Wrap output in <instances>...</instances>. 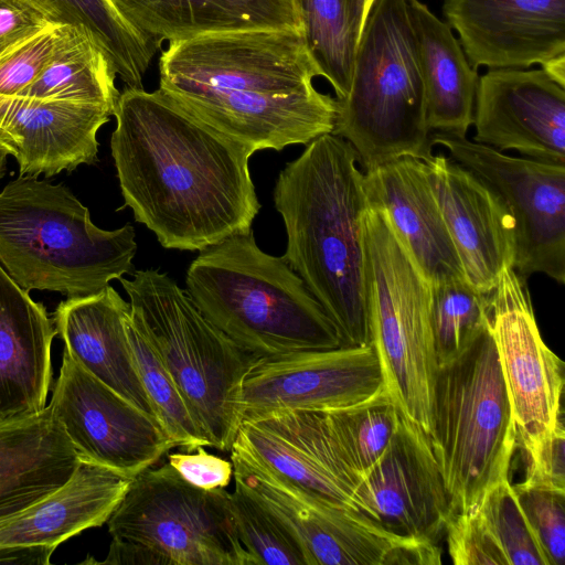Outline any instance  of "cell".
<instances>
[{
  "label": "cell",
  "mask_w": 565,
  "mask_h": 565,
  "mask_svg": "<svg viewBox=\"0 0 565 565\" xmlns=\"http://www.w3.org/2000/svg\"><path fill=\"white\" fill-rule=\"evenodd\" d=\"M114 116L110 149L125 206L164 248L200 252L252 231L260 204L250 147L159 88L125 87Z\"/></svg>",
  "instance_id": "obj_1"
},
{
  "label": "cell",
  "mask_w": 565,
  "mask_h": 565,
  "mask_svg": "<svg viewBox=\"0 0 565 565\" xmlns=\"http://www.w3.org/2000/svg\"><path fill=\"white\" fill-rule=\"evenodd\" d=\"M159 89L220 132L250 147L281 150L302 132L320 76L302 29H254L170 42L159 58Z\"/></svg>",
  "instance_id": "obj_2"
},
{
  "label": "cell",
  "mask_w": 565,
  "mask_h": 565,
  "mask_svg": "<svg viewBox=\"0 0 565 565\" xmlns=\"http://www.w3.org/2000/svg\"><path fill=\"white\" fill-rule=\"evenodd\" d=\"M274 203L287 247L281 256L335 324L343 345L372 344L363 217L364 171L343 138L322 135L280 171Z\"/></svg>",
  "instance_id": "obj_3"
},
{
  "label": "cell",
  "mask_w": 565,
  "mask_h": 565,
  "mask_svg": "<svg viewBox=\"0 0 565 565\" xmlns=\"http://www.w3.org/2000/svg\"><path fill=\"white\" fill-rule=\"evenodd\" d=\"M185 285L203 316L257 358L343 345L303 280L282 257L263 252L253 230L201 249Z\"/></svg>",
  "instance_id": "obj_4"
},
{
  "label": "cell",
  "mask_w": 565,
  "mask_h": 565,
  "mask_svg": "<svg viewBox=\"0 0 565 565\" xmlns=\"http://www.w3.org/2000/svg\"><path fill=\"white\" fill-rule=\"evenodd\" d=\"M136 252L130 224L97 227L62 183L20 175L0 192V265L26 291L98 294L131 271Z\"/></svg>",
  "instance_id": "obj_5"
},
{
  "label": "cell",
  "mask_w": 565,
  "mask_h": 565,
  "mask_svg": "<svg viewBox=\"0 0 565 565\" xmlns=\"http://www.w3.org/2000/svg\"><path fill=\"white\" fill-rule=\"evenodd\" d=\"M332 134L364 171L393 160L431 158L426 94L407 0H373L358 43L348 95Z\"/></svg>",
  "instance_id": "obj_6"
},
{
  "label": "cell",
  "mask_w": 565,
  "mask_h": 565,
  "mask_svg": "<svg viewBox=\"0 0 565 565\" xmlns=\"http://www.w3.org/2000/svg\"><path fill=\"white\" fill-rule=\"evenodd\" d=\"M118 280L132 321L157 351L209 447L231 452L243 422V382L259 358L207 320L167 274L145 269Z\"/></svg>",
  "instance_id": "obj_7"
},
{
  "label": "cell",
  "mask_w": 565,
  "mask_h": 565,
  "mask_svg": "<svg viewBox=\"0 0 565 565\" xmlns=\"http://www.w3.org/2000/svg\"><path fill=\"white\" fill-rule=\"evenodd\" d=\"M429 440L455 513H470L509 479L516 431L497 349L486 329L438 366Z\"/></svg>",
  "instance_id": "obj_8"
},
{
  "label": "cell",
  "mask_w": 565,
  "mask_h": 565,
  "mask_svg": "<svg viewBox=\"0 0 565 565\" xmlns=\"http://www.w3.org/2000/svg\"><path fill=\"white\" fill-rule=\"evenodd\" d=\"M106 523L113 541L103 564L255 565L226 488H195L168 462L132 478Z\"/></svg>",
  "instance_id": "obj_9"
},
{
  "label": "cell",
  "mask_w": 565,
  "mask_h": 565,
  "mask_svg": "<svg viewBox=\"0 0 565 565\" xmlns=\"http://www.w3.org/2000/svg\"><path fill=\"white\" fill-rule=\"evenodd\" d=\"M372 344L385 387L401 413L428 436L438 362L430 322V285L385 212L363 217Z\"/></svg>",
  "instance_id": "obj_10"
},
{
  "label": "cell",
  "mask_w": 565,
  "mask_h": 565,
  "mask_svg": "<svg viewBox=\"0 0 565 565\" xmlns=\"http://www.w3.org/2000/svg\"><path fill=\"white\" fill-rule=\"evenodd\" d=\"M444 147L500 194L515 222V271L565 282V164L504 154L489 146L434 131Z\"/></svg>",
  "instance_id": "obj_11"
},
{
  "label": "cell",
  "mask_w": 565,
  "mask_h": 565,
  "mask_svg": "<svg viewBox=\"0 0 565 565\" xmlns=\"http://www.w3.org/2000/svg\"><path fill=\"white\" fill-rule=\"evenodd\" d=\"M490 330L525 459L564 426V363L543 341L526 280L505 268L490 295Z\"/></svg>",
  "instance_id": "obj_12"
},
{
  "label": "cell",
  "mask_w": 565,
  "mask_h": 565,
  "mask_svg": "<svg viewBox=\"0 0 565 565\" xmlns=\"http://www.w3.org/2000/svg\"><path fill=\"white\" fill-rule=\"evenodd\" d=\"M49 407L79 459L132 479L172 440L158 420L86 371L65 350Z\"/></svg>",
  "instance_id": "obj_13"
},
{
  "label": "cell",
  "mask_w": 565,
  "mask_h": 565,
  "mask_svg": "<svg viewBox=\"0 0 565 565\" xmlns=\"http://www.w3.org/2000/svg\"><path fill=\"white\" fill-rule=\"evenodd\" d=\"M384 388L383 370L373 344L259 358L243 382L242 418L250 420L277 411L345 408Z\"/></svg>",
  "instance_id": "obj_14"
},
{
  "label": "cell",
  "mask_w": 565,
  "mask_h": 565,
  "mask_svg": "<svg viewBox=\"0 0 565 565\" xmlns=\"http://www.w3.org/2000/svg\"><path fill=\"white\" fill-rule=\"evenodd\" d=\"M358 510L387 532L437 543L455 513L429 436L399 415L388 445L364 472Z\"/></svg>",
  "instance_id": "obj_15"
},
{
  "label": "cell",
  "mask_w": 565,
  "mask_h": 565,
  "mask_svg": "<svg viewBox=\"0 0 565 565\" xmlns=\"http://www.w3.org/2000/svg\"><path fill=\"white\" fill-rule=\"evenodd\" d=\"M230 454L235 481L292 531L309 565H373L380 559L387 537L371 519L301 491L235 444Z\"/></svg>",
  "instance_id": "obj_16"
},
{
  "label": "cell",
  "mask_w": 565,
  "mask_h": 565,
  "mask_svg": "<svg viewBox=\"0 0 565 565\" xmlns=\"http://www.w3.org/2000/svg\"><path fill=\"white\" fill-rule=\"evenodd\" d=\"M564 88L543 70H490L478 81L473 141L565 164Z\"/></svg>",
  "instance_id": "obj_17"
},
{
  "label": "cell",
  "mask_w": 565,
  "mask_h": 565,
  "mask_svg": "<svg viewBox=\"0 0 565 565\" xmlns=\"http://www.w3.org/2000/svg\"><path fill=\"white\" fill-rule=\"evenodd\" d=\"M425 164L466 279L490 295L501 273L514 267V218L498 192L454 159L438 153Z\"/></svg>",
  "instance_id": "obj_18"
},
{
  "label": "cell",
  "mask_w": 565,
  "mask_h": 565,
  "mask_svg": "<svg viewBox=\"0 0 565 565\" xmlns=\"http://www.w3.org/2000/svg\"><path fill=\"white\" fill-rule=\"evenodd\" d=\"M473 68H523L565 54V0H443Z\"/></svg>",
  "instance_id": "obj_19"
},
{
  "label": "cell",
  "mask_w": 565,
  "mask_h": 565,
  "mask_svg": "<svg viewBox=\"0 0 565 565\" xmlns=\"http://www.w3.org/2000/svg\"><path fill=\"white\" fill-rule=\"evenodd\" d=\"M111 115L99 105L0 95V148L20 175L73 171L97 161V131Z\"/></svg>",
  "instance_id": "obj_20"
},
{
  "label": "cell",
  "mask_w": 565,
  "mask_h": 565,
  "mask_svg": "<svg viewBox=\"0 0 565 565\" xmlns=\"http://www.w3.org/2000/svg\"><path fill=\"white\" fill-rule=\"evenodd\" d=\"M364 183L370 203L385 212L429 285L466 279L424 161L393 160L364 171Z\"/></svg>",
  "instance_id": "obj_21"
},
{
  "label": "cell",
  "mask_w": 565,
  "mask_h": 565,
  "mask_svg": "<svg viewBox=\"0 0 565 565\" xmlns=\"http://www.w3.org/2000/svg\"><path fill=\"white\" fill-rule=\"evenodd\" d=\"M56 334L45 307L0 265V425L46 408Z\"/></svg>",
  "instance_id": "obj_22"
},
{
  "label": "cell",
  "mask_w": 565,
  "mask_h": 565,
  "mask_svg": "<svg viewBox=\"0 0 565 565\" xmlns=\"http://www.w3.org/2000/svg\"><path fill=\"white\" fill-rule=\"evenodd\" d=\"M129 302L111 287L60 302L54 327L65 351L86 371L154 417L134 363L127 335Z\"/></svg>",
  "instance_id": "obj_23"
},
{
  "label": "cell",
  "mask_w": 565,
  "mask_h": 565,
  "mask_svg": "<svg viewBox=\"0 0 565 565\" xmlns=\"http://www.w3.org/2000/svg\"><path fill=\"white\" fill-rule=\"evenodd\" d=\"M106 467L79 459L71 478L50 494L0 520V550L47 547L107 522L129 483Z\"/></svg>",
  "instance_id": "obj_24"
},
{
  "label": "cell",
  "mask_w": 565,
  "mask_h": 565,
  "mask_svg": "<svg viewBox=\"0 0 565 565\" xmlns=\"http://www.w3.org/2000/svg\"><path fill=\"white\" fill-rule=\"evenodd\" d=\"M157 50L163 42L254 30L301 29L294 0H108Z\"/></svg>",
  "instance_id": "obj_25"
},
{
  "label": "cell",
  "mask_w": 565,
  "mask_h": 565,
  "mask_svg": "<svg viewBox=\"0 0 565 565\" xmlns=\"http://www.w3.org/2000/svg\"><path fill=\"white\" fill-rule=\"evenodd\" d=\"M79 457L49 405L0 425V520L63 486Z\"/></svg>",
  "instance_id": "obj_26"
},
{
  "label": "cell",
  "mask_w": 565,
  "mask_h": 565,
  "mask_svg": "<svg viewBox=\"0 0 565 565\" xmlns=\"http://www.w3.org/2000/svg\"><path fill=\"white\" fill-rule=\"evenodd\" d=\"M426 94L430 131L466 137L472 125L478 74L450 26L418 0H407Z\"/></svg>",
  "instance_id": "obj_27"
},
{
  "label": "cell",
  "mask_w": 565,
  "mask_h": 565,
  "mask_svg": "<svg viewBox=\"0 0 565 565\" xmlns=\"http://www.w3.org/2000/svg\"><path fill=\"white\" fill-rule=\"evenodd\" d=\"M56 43L47 64L17 96L104 106L113 111L119 90L105 53L82 30L56 25Z\"/></svg>",
  "instance_id": "obj_28"
},
{
  "label": "cell",
  "mask_w": 565,
  "mask_h": 565,
  "mask_svg": "<svg viewBox=\"0 0 565 565\" xmlns=\"http://www.w3.org/2000/svg\"><path fill=\"white\" fill-rule=\"evenodd\" d=\"M307 49L337 99L350 89L367 0H294Z\"/></svg>",
  "instance_id": "obj_29"
},
{
  "label": "cell",
  "mask_w": 565,
  "mask_h": 565,
  "mask_svg": "<svg viewBox=\"0 0 565 565\" xmlns=\"http://www.w3.org/2000/svg\"><path fill=\"white\" fill-rule=\"evenodd\" d=\"M56 25L85 32L105 53L126 87L141 88L157 49L137 34L108 0H24Z\"/></svg>",
  "instance_id": "obj_30"
},
{
  "label": "cell",
  "mask_w": 565,
  "mask_h": 565,
  "mask_svg": "<svg viewBox=\"0 0 565 565\" xmlns=\"http://www.w3.org/2000/svg\"><path fill=\"white\" fill-rule=\"evenodd\" d=\"M234 444L301 491L359 511L353 492L338 482L306 452L274 431L255 422L244 420Z\"/></svg>",
  "instance_id": "obj_31"
},
{
  "label": "cell",
  "mask_w": 565,
  "mask_h": 565,
  "mask_svg": "<svg viewBox=\"0 0 565 565\" xmlns=\"http://www.w3.org/2000/svg\"><path fill=\"white\" fill-rule=\"evenodd\" d=\"M126 329L134 363L156 419L174 447L194 451L199 446H209L177 384L147 337L132 321L130 312Z\"/></svg>",
  "instance_id": "obj_32"
},
{
  "label": "cell",
  "mask_w": 565,
  "mask_h": 565,
  "mask_svg": "<svg viewBox=\"0 0 565 565\" xmlns=\"http://www.w3.org/2000/svg\"><path fill=\"white\" fill-rule=\"evenodd\" d=\"M490 295L477 291L466 279L430 285V322L438 366L457 358L489 324Z\"/></svg>",
  "instance_id": "obj_33"
},
{
  "label": "cell",
  "mask_w": 565,
  "mask_h": 565,
  "mask_svg": "<svg viewBox=\"0 0 565 565\" xmlns=\"http://www.w3.org/2000/svg\"><path fill=\"white\" fill-rule=\"evenodd\" d=\"M323 413L347 460L360 478L388 445L401 415L386 387L367 401Z\"/></svg>",
  "instance_id": "obj_34"
},
{
  "label": "cell",
  "mask_w": 565,
  "mask_h": 565,
  "mask_svg": "<svg viewBox=\"0 0 565 565\" xmlns=\"http://www.w3.org/2000/svg\"><path fill=\"white\" fill-rule=\"evenodd\" d=\"M231 507L239 540L255 565H309L292 531L238 481Z\"/></svg>",
  "instance_id": "obj_35"
},
{
  "label": "cell",
  "mask_w": 565,
  "mask_h": 565,
  "mask_svg": "<svg viewBox=\"0 0 565 565\" xmlns=\"http://www.w3.org/2000/svg\"><path fill=\"white\" fill-rule=\"evenodd\" d=\"M475 511L508 565H548L509 479L493 487Z\"/></svg>",
  "instance_id": "obj_36"
},
{
  "label": "cell",
  "mask_w": 565,
  "mask_h": 565,
  "mask_svg": "<svg viewBox=\"0 0 565 565\" xmlns=\"http://www.w3.org/2000/svg\"><path fill=\"white\" fill-rule=\"evenodd\" d=\"M513 488L548 565H564L565 491L523 481Z\"/></svg>",
  "instance_id": "obj_37"
},
{
  "label": "cell",
  "mask_w": 565,
  "mask_h": 565,
  "mask_svg": "<svg viewBox=\"0 0 565 565\" xmlns=\"http://www.w3.org/2000/svg\"><path fill=\"white\" fill-rule=\"evenodd\" d=\"M448 553L457 565H508L476 511L454 513L446 530Z\"/></svg>",
  "instance_id": "obj_38"
},
{
  "label": "cell",
  "mask_w": 565,
  "mask_h": 565,
  "mask_svg": "<svg viewBox=\"0 0 565 565\" xmlns=\"http://www.w3.org/2000/svg\"><path fill=\"white\" fill-rule=\"evenodd\" d=\"M56 24L0 56V95L15 96L29 86L51 58Z\"/></svg>",
  "instance_id": "obj_39"
},
{
  "label": "cell",
  "mask_w": 565,
  "mask_h": 565,
  "mask_svg": "<svg viewBox=\"0 0 565 565\" xmlns=\"http://www.w3.org/2000/svg\"><path fill=\"white\" fill-rule=\"evenodd\" d=\"M199 446L194 451L172 452L168 456V463L175 472L191 486L214 490L226 488L233 477L232 461L204 450Z\"/></svg>",
  "instance_id": "obj_40"
},
{
  "label": "cell",
  "mask_w": 565,
  "mask_h": 565,
  "mask_svg": "<svg viewBox=\"0 0 565 565\" xmlns=\"http://www.w3.org/2000/svg\"><path fill=\"white\" fill-rule=\"evenodd\" d=\"M52 25L42 11L24 0H0V56Z\"/></svg>",
  "instance_id": "obj_41"
},
{
  "label": "cell",
  "mask_w": 565,
  "mask_h": 565,
  "mask_svg": "<svg viewBox=\"0 0 565 565\" xmlns=\"http://www.w3.org/2000/svg\"><path fill=\"white\" fill-rule=\"evenodd\" d=\"M564 426L551 434L536 452L525 459L523 482L565 491Z\"/></svg>",
  "instance_id": "obj_42"
},
{
  "label": "cell",
  "mask_w": 565,
  "mask_h": 565,
  "mask_svg": "<svg viewBox=\"0 0 565 565\" xmlns=\"http://www.w3.org/2000/svg\"><path fill=\"white\" fill-rule=\"evenodd\" d=\"M53 550L47 547H14L0 550V564L46 565Z\"/></svg>",
  "instance_id": "obj_43"
},
{
  "label": "cell",
  "mask_w": 565,
  "mask_h": 565,
  "mask_svg": "<svg viewBox=\"0 0 565 565\" xmlns=\"http://www.w3.org/2000/svg\"><path fill=\"white\" fill-rule=\"evenodd\" d=\"M542 70L554 82L565 87V54L544 62L542 64Z\"/></svg>",
  "instance_id": "obj_44"
},
{
  "label": "cell",
  "mask_w": 565,
  "mask_h": 565,
  "mask_svg": "<svg viewBox=\"0 0 565 565\" xmlns=\"http://www.w3.org/2000/svg\"><path fill=\"white\" fill-rule=\"evenodd\" d=\"M7 156L8 152L0 148V179L4 175L7 170Z\"/></svg>",
  "instance_id": "obj_45"
},
{
  "label": "cell",
  "mask_w": 565,
  "mask_h": 565,
  "mask_svg": "<svg viewBox=\"0 0 565 565\" xmlns=\"http://www.w3.org/2000/svg\"><path fill=\"white\" fill-rule=\"evenodd\" d=\"M372 1H373V0H367V2H369V6H371Z\"/></svg>",
  "instance_id": "obj_46"
}]
</instances>
